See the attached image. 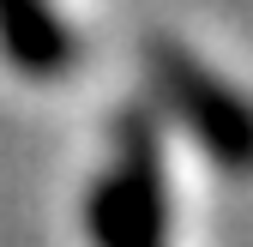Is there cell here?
<instances>
[{
  "label": "cell",
  "mask_w": 253,
  "mask_h": 247,
  "mask_svg": "<svg viewBox=\"0 0 253 247\" xmlns=\"http://www.w3.org/2000/svg\"><path fill=\"white\" fill-rule=\"evenodd\" d=\"M90 247H169V187H163V151L145 115H126L115 127V163L97 175L84 205Z\"/></svg>",
  "instance_id": "obj_1"
},
{
  "label": "cell",
  "mask_w": 253,
  "mask_h": 247,
  "mask_svg": "<svg viewBox=\"0 0 253 247\" xmlns=\"http://www.w3.org/2000/svg\"><path fill=\"white\" fill-rule=\"evenodd\" d=\"M145 67H151V84L163 97V109L211 151V163H223L229 175H253V103L241 90L229 79H217L181 42H151Z\"/></svg>",
  "instance_id": "obj_2"
},
{
  "label": "cell",
  "mask_w": 253,
  "mask_h": 247,
  "mask_svg": "<svg viewBox=\"0 0 253 247\" xmlns=\"http://www.w3.org/2000/svg\"><path fill=\"white\" fill-rule=\"evenodd\" d=\"M0 54L18 79H67L73 60H79V42L60 12H48V0H0Z\"/></svg>",
  "instance_id": "obj_3"
}]
</instances>
